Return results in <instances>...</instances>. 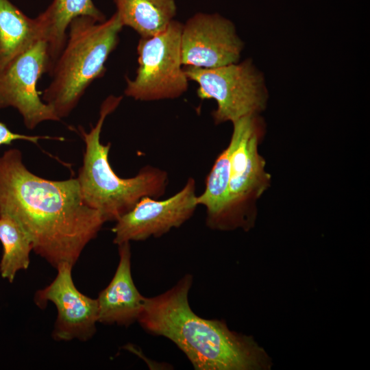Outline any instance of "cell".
Segmentation results:
<instances>
[{
    "label": "cell",
    "mask_w": 370,
    "mask_h": 370,
    "mask_svg": "<svg viewBox=\"0 0 370 370\" xmlns=\"http://www.w3.org/2000/svg\"><path fill=\"white\" fill-rule=\"evenodd\" d=\"M83 16L92 17L99 22L106 20L92 0H53L38 16L42 25L44 40L48 45L51 69L65 45L71 22Z\"/></svg>",
    "instance_id": "cell-14"
},
{
    "label": "cell",
    "mask_w": 370,
    "mask_h": 370,
    "mask_svg": "<svg viewBox=\"0 0 370 370\" xmlns=\"http://www.w3.org/2000/svg\"><path fill=\"white\" fill-rule=\"evenodd\" d=\"M16 219L33 251L56 268L75 265L105 223L84 201L76 178L50 180L32 173L17 149L0 156V214Z\"/></svg>",
    "instance_id": "cell-1"
},
{
    "label": "cell",
    "mask_w": 370,
    "mask_h": 370,
    "mask_svg": "<svg viewBox=\"0 0 370 370\" xmlns=\"http://www.w3.org/2000/svg\"><path fill=\"white\" fill-rule=\"evenodd\" d=\"M118 246L119 261L116 270L97 299L98 323L128 326L138 321L145 297L139 293L133 281L130 243Z\"/></svg>",
    "instance_id": "cell-12"
},
{
    "label": "cell",
    "mask_w": 370,
    "mask_h": 370,
    "mask_svg": "<svg viewBox=\"0 0 370 370\" xmlns=\"http://www.w3.org/2000/svg\"><path fill=\"white\" fill-rule=\"evenodd\" d=\"M196 184L189 177L183 188L163 200L144 197L134 208L121 216L112 232L117 245L130 241H142L159 237L187 221L198 206Z\"/></svg>",
    "instance_id": "cell-9"
},
{
    "label": "cell",
    "mask_w": 370,
    "mask_h": 370,
    "mask_svg": "<svg viewBox=\"0 0 370 370\" xmlns=\"http://www.w3.org/2000/svg\"><path fill=\"white\" fill-rule=\"evenodd\" d=\"M40 138L52 139L50 136H28L12 132L3 123L0 121V145H10L13 141L17 140H27L36 143Z\"/></svg>",
    "instance_id": "cell-18"
},
{
    "label": "cell",
    "mask_w": 370,
    "mask_h": 370,
    "mask_svg": "<svg viewBox=\"0 0 370 370\" xmlns=\"http://www.w3.org/2000/svg\"><path fill=\"white\" fill-rule=\"evenodd\" d=\"M181 23L173 20L162 32L140 38L137 45L138 67L133 79L126 78V96L142 101L173 99L188 89L181 59Z\"/></svg>",
    "instance_id": "cell-7"
},
{
    "label": "cell",
    "mask_w": 370,
    "mask_h": 370,
    "mask_svg": "<svg viewBox=\"0 0 370 370\" xmlns=\"http://www.w3.org/2000/svg\"><path fill=\"white\" fill-rule=\"evenodd\" d=\"M184 70L189 80L197 83L199 98L216 101L212 113L215 124L258 115L266 107L264 79L251 59L212 69L184 66Z\"/></svg>",
    "instance_id": "cell-5"
},
{
    "label": "cell",
    "mask_w": 370,
    "mask_h": 370,
    "mask_svg": "<svg viewBox=\"0 0 370 370\" xmlns=\"http://www.w3.org/2000/svg\"><path fill=\"white\" fill-rule=\"evenodd\" d=\"M41 39L43 28L38 16L29 18L9 0H0V74Z\"/></svg>",
    "instance_id": "cell-13"
},
{
    "label": "cell",
    "mask_w": 370,
    "mask_h": 370,
    "mask_svg": "<svg viewBox=\"0 0 370 370\" xmlns=\"http://www.w3.org/2000/svg\"><path fill=\"white\" fill-rule=\"evenodd\" d=\"M228 145L230 151L229 199L224 230L250 225V207L269 186L271 177L265 171V161L259 154L262 125L258 115L232 123Z\"/></svg>",
    "instance_id": "cell-6"
},
{
    "label": "cell",
    "mask_w": 370,
    "mask_h": 370,
    "mask_svg": "<svg viewBox=\"0 0 370 370\" xmlns=\"http://www.w3.org/2000/svg\"><path fill=\"white\" fill-rule=\"evenodd\" d=\"M51 70L48 45L41 39L14 58L0 74V109L16 108L29 130L43 121H60L36 88L40 77Z\"/></svg>",
    "instance_id": "cell-8"
},
{
    "label": "cell",
    "mask_w": 370,
    "mask_h": 370,
    "mask_svg": "<svg viewBox=\"0 0 370 370\" xmlns=\"http://www.w3.org/2000/svg\"><path fill=\"white\" fill-rule=\"evenodd\" d=\"M180 47L183 66L212 69L238 62L243 42L231 21L197 13L182 25Z\"/></svg>",
    "instance_id": "cell-10"
},
{
    "label": "cell",
    "mask_w": 370,
    "mask_h": 370,
    "mask_svg": "<svg viewBox=\"0 0 370 370\" xmlns=\"http://www.w3.org/2000/svg\"><path fill=\"white\" fill-rule=\"evenodd\" d=\"M230 151L227 146L216 159L206 180L204 192L197 195V206L206 208V225L224 230L229 199Z\"/></svg>",
    "instance_id": "cell-16"
},
{
    "label": "cell",
    "mask_w": 370,
    "mask_h": 370,
    "mask_svg": "<svg viewBox=\"0 0 370 370\" xmlns=\"http://www.w3.org/2000/svg\"><path fill=\"white\" fill-rule=\"evenodd\" d=\"M193 276L184 275L162 294L145 297L138 319L148 333L172 341L196 370H254L269 367L264 350L249 336L231 331L217 319L191 309Z\"/></svg>",
    "instance_id": "cell-2"
},
{
    "label": "cell",
    "mask_w": 370,
    "mask_h": 370,
    "mask_svg": "<svg viewBox=\"0 0 370 370\" xmlns=\"http://www.w3.org/2000/svg\"><path fill=\"white\" fill-rule=\"evenodd\" d=\"M0 241L3 247L0 274L12 283L19 271L29 267L32 243L18 221L7 214H0Z\"/></svg>",
    "instance_id": "cell-17"
},
{
    "label": "cell",
    "mask_w": 370,
    "mask_h": 370,
    "mask_svg": "<svg viewBox=\"0 0 370 370\" xmlns=\"http://www.w3.org/2000/svg\"><path fill=\"white\" fill-rule=\"evenodd\" d=\"M123 27L116 12L102 22L87 16L71 22L65 45L49 73L51 82L42 97L60 119L75 108L90 84L103 76Z\"/></svg>",
    "instance_id": "cell-4"
},
{
    "label": "cell",
    "mask_w": 370,
    "mask_h": 370,
    "mask_svg": "<svg viewBox=\"0 0 370 370\" xmlns=\"http://www.w3.org/2000/svg\"><path fill=\"white\" fill-rule=\"evenodd\" d=\"M123 26L132 28L140 38L164 31L176 14L175 0H113Z\"/></svg>",
    "instance_id": "cell-15"
},
{
    "label": "cell",
    "mask_w": 370,
    "mask_h": 370,
    "mask_svg": "<svg viewBox=\"0 0 370 370\" xmlns=\"http://www.w3.org/2000/svg\"><path fill=\"white\" fill-rule=\"evenodd\" d=\"M122 96L110 95L101 103L96 125L86 132L79 128L84 143L83 164L76 178L82 197L90 208L98 211L105 222L116 221L144 197L159 199L166 191L168 173L150 165L134 177L121 178L110 166V143L103 145L100 137L106 118L120 104Z\"/></svg>",
    "instance_id": "cell-3"
},
{
    "label": "cell",
    "mask_w": 370,
    "mask_h": 370,
    "mask_svg": "<svg viewBox=\"0 0 370 370\" xmlns=\"http://www.w3.org/2000/svg\"><path fill=\"white\" fill-rule=\"evenodd\" d=\"M73 265L63 263L56 269L57 275L51 284L36 291V304L43 308L49 301L57 309L52 336L56 341L90 340L96 332L98 304L82 293L72 278Z\"/></svg>",
    "instance_id": "cell-11"
}]
</instances>
